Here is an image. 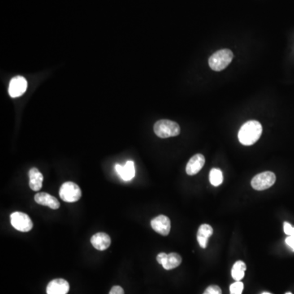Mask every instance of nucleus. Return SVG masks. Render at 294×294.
Here are the masks:
<instances>
[{"mask_svg":"<svg viewBox=\"0 0 294 294\" xmlns=\"http://www.w3.org/2000/svg\"><path fill=\"white\" fill-rule=\"evenodd\" d=\"M262 132L261 123L256 120L248 121L242 126L238 133L239 140L244 145H252L259 140Z\"/></svg>","mask_w":294,"mask_h":294,"instance_id":"obj_1","label":"nucleus"},{"mask_svg":"<svg viewBox=\"0 0 294 294\" xmlns=\"http://www.w3.org/2000/svg\"><path fill=\"white\" fill-rule=\"evenodd\" d=\"M155 133L161 138H168L179 135L181 132L180 126L174 121L169 119H161L155 123Z\"/></svg>","mask_w":294,"mask_h":294,"instance_id":"obj_2","label":"nucleus"},{"mask_svg":"<svg viewBox=\"0 0 294 294\" xmlns=\"http://www.w3.org/2000/svg\"><path fill=\"white\" fill-rule=\"evenodd\" d=\"M233 53L230 49L217 51L211 56L209 60V66L214 71H222L232 62Z\"/></svg>","mask_w":294,"mask_h":294,"instance_id":"obj_3","label":"nucleus"},{"mask_svg":"<svg viewBox=\"0 0 294 294\" xmlns=\"http://www.w3.org/2000/svg\"><path fill=\"white\" fill-rule=\"evenodd\" d=\"M60 197L67 203L76 202L82 196L80 187L72 182H65L62 185L59 191Z\"/></svg>","mask_w":294,"mask_h":294,"instance_id":"obj_4","label":"nucleus"},{"mask_svg":"<svg viewBox=\"0 0 294 294\" xmlns=\"http://www.w3.org/2000/svg\"><path fill=\"white\" fill-rule=\"evenodd\" d=\"M276 180V177L272 172H264L257 174L252 178L251 186L256 191H264L272 187Z\"/></svg>","mask_w":294,"mask_h":294,"instance_id":"obj_5","label":"nucleus"},{"mask_svg":"<svg viewBox=\"0 0 294 294\" xmlns=\"http://www.w3.org/2000/svg\"><path fill=\"white\" fill-rule=\"evenodd\" d=\"M12 226L18 231L28 232L33 228V222L31 217L22 212H15L10 216Z\"/></svg>","mask_w":294,"mask_h":294,"instance_id":"obj_6","label":"nucleus"},{"mask_svg":"<svg viewBox=\"0 0 294 294\" xmlns=\"http://www.w3.org/2000/svg\"><path fill=\"white\" fill-rule=\"evenodd\" d=\"M156 259L159 263L162 265L165 270H173L174 268L180 266L182 263V257L176 252H171L169 254L165 253V252H161V253H159Z\"/></svg>","mask_w":294,"mask_h":294,"instance_id":"obj_7","label":"nucleus"},{"mask_svg":"<svg viewBox=\"0 0 294 294\" xmlns=\"http://www.w3.org/2000/svg\"><path fill=\"white\" fill-rule=\"evenodd\" d=\"M27 88V79L22 76H16L9 84V93L12 97H20L24 94Z\"/></svg>","mask_w":294,"mask_h":294,"instance_id":"obj_8","label":"nucleus"},{"mask_svg":"<svg viewBox=\"0 0 294 294\" xmlns=\"http://www.w3.org/2000/svg\"><path fill=\"white\" fill-rule=\"evenodd\" d=\"M152 227L155 231L166 236L171 230V222L169 217L165 215H160L152 220Z\"/></svg>","mask_w":294,"mask_h":294,"instance_id":"obj_9","label":"nucleus"},{"mask_svg":"<svg viewBox=\"0 0 294 294\" xmlns=\"http://www.w3.org/2000/svg\"><path fill=\"white\" fill-rule=\"evenodd\" d=\"M70 284L64 279H55L49 282L47 286V294H67Z\"/></svg>","mask_w":294,"mask_h":294,"instance_id":"obj_10","label":"nucleus"},{"mask_svg":"<svg viewBox=\"0 0 294 294\" xmlns=\"http://www.w3.org/2000/svg\"><path fill=\"white\" fill-rule=\"evenodd\" d=\"M205 164V158L201 154L195 155L191 157L189 162L187 163L186 171L190 176L196 175L204 167Z\"/></svg>","mask_w":294,"mask_h":294,"instance_id":"obj_11","label":"nucleus"},{"mask_svg":"<svg viewBox=\"0 0 294 294\" xmlns=\"http://www.w3.org/2000/svg\"><path fill=\"white\" fill-rule=\"evenodd\" d=\"M91 243L97 250L104 251L110 247L111 239L106 233L99 232L92 235Z\"/></svg>","mask_w":294,"mask_h":294,"instance_id":"obj_12","label":"nucleus"},{"mask_svg":"<svg viewBox=\"0 0 294 294\" xmlns=\"http://www.w3.org/2000/svg\"><path fill=\"white\" fill-rule=\"evenodd\" d=\"M35 200L37 204L49 207L52 209H58L60 208V202L57 198L45 192L36 194L35 196Z\"/></svg>","mask_w":294,"mask_h":294,"instance_id":"obj_13","label":"nucleus"},{"mask_svg":"<svg viewBox=\"0 0 294 294\" xmlns=\"http://www.w3.org/2000/svg\"><path fill=\"white\" fill-rule=\"evenodd\" d=\"M29 178H30L29 186L32 191H39L41 190L43 187V182H44V176L40 173L39 169L36 168H32L29 171Z\"/></svg>","mask_w":294,"mask_h":294,"instance_id":"obj_14","label":"nucleus"},{"mask_svg":"<svg viewBox=\"0 0 294 294\" xmlns=\"http://www.w3.org/2000/svg\"><path fill=\"white\" fill-rule=\"evenodd\" d=\"M135 165H134L133 161H129L126 163L125 165H123L121 170L120 177L123 181H131L132 178L135 177Z\"/></svg>","mask_w":294,"mask_h":294,"instance_id":"obj_15","label":"nucleus"},{"mask_svg":"<svg viewBox=\"0 0 294 294\" xmlns=\"http://www.w3.org/2000/svg\"><path fill=\"white\" fill-rule=\"evenodd\" d=\"M246 264L243 261H237L234 264L232 270H231V275L233 279L235 281H240L244 277L245 273Z\"/></svg>","mask_w":294,"mask_h":294,"instance_id":"obj_16","label":"nucleus"},{"mask_svg":"<svg viewBox=\"0 0 294 294\" xmlns=\"http://www.w3.org/2000/svg\"><path fill=\"white\" fill-rule=\"evenodd\" d=\"M209 181L213 187H218L223 182V175L220 169H213L209 174Z\"/></svg>","mask_w":294,"mask_h":294,"instance_id":"obj_17","label":"nucleus"},{"mask_svg":"<svg viewBox=\"0 0 294 294\" xmlns=\"http://www.w3.org/2000/svg\"><path fill=\"white\" fill-rule=\"evenodd\" d=\"M213 229L212 228L210 225L203 224L200 226V228L198 230L197 236L209 239L211 235H213Z\"/></svg>","mask_w":294,"mask_h":294,"instance_id":"obj_18","label":"nucleus"},{"mask_svg":"<svg viewBox=\"0 0 294 294\" xmlns=\"http://www.w3.org/2000/svg\"><path fill=\"white\" fill-rule=\"evenodd\" d=\"M244 290V283L241 281H236L233 283L230 287L231 294H242Z\"/></svg>","mask_w":294,"mask_h":294,"instance_id":"obj_19","label":"nucleus"},{"mask_svg":"<svg viewBox=\"0 0 294 294\" xmlns=\"http://www.w3.org/2000/svg\"><path fill=\"white\" fill-rule=\"evenodd\" d=\"M203 294H222V292L219 286L210 285L207 287Z\"/></svg>","mask_w":294,"mask_h":294,"instance_id":"obj_20","label":"nucleus"},{"mask_svg":"<svg viewBox=\"0 0 294 294\" xmlns=\"http://www.w3.org/2000/svg\"><path fill=\"white\" fill-rule=\"evenodd\" d=\"M109 294H124V290L120 286H114L110 289V293Z\"/></svg>","mask_w":294,"mask_h":294,"instance_id":"obj_21","label":"nucleus"},{"mask_svg":"<svg viewBox=\"0 0 294 294\" xmlns=\"http://www.w3.org/2000/svg\"><path fill=\"white\" fill-rule=\"evenodd\" d=\"M292 228H293V227H292L288 222H284V224H283V231H284L286 235L290 236V235H291V233H292Z\"/></svg>","mask_w":294,"mask_h":294,"instance_id":"obj_22","label":"nucleus"},{"mask_svg":"<svg viewBox=\"0 0 294 294\" xmlns=\"http://www.w3.org/2000/svg\"><path fill=\"white\" fill-rule=\"evenodd\" d=\"M198 243L200 244L203 248H205L208 245V240L209 239L207 238L200 237V236H197Z\"/></svg>","mask_w":294,"mask_h":294,"instance_id":"obj_23","label":"nucleus"},{"mask_svg":"<svg viewBox=\"0 0 294 294\" xmlns=\"http://www.w3.org/2000/svg\"><path fill=\"white\" fill-rule=\"evenodd\" d=\"M285 243L287 245L289 246L290 248H292V251H294V238L292 236H288L286 238Z\"/></svg>","mask_w":294,"mask_h":294,"instance_id":"obj_24","label":"nucleus"},{"mask_svg":"<svg viewBox=\"0 0 294 294\" xmlns=\"http://www.w3.org/2000/svg\"><path fill=\"white\" fill-rule=\"evenodd\" d=\"M122 168H123V166L121 165H119V164H117V165H115V171H116L117 174H119V175L120 174Z\"/></svg>","mask_w":294,"mask_h":294,"instance_id":"obj_25","label":"nucleus"},{"mask_svg":"<svg viewBox=\"0 0 294 294\" xmlns=\"http://www.w3.org/2000/svg\"><path fill=\"white\" fill-rule=\"evenodd\" d=\"M290 236H292V237L294 238V227L292 228V233H291V235Z\"/></svg>","mask_w":294,"mask_h":294,"instance_id":"obj_26","label":"nucleus"},{"mask_svg":"<svg viewBox=\"0 0 294 294\" xmlns=\"http://www.w3.org/2000/svg\"><path fill=\"white\" fill-rule=\"evenodd\" d=\"M261 294H271V293H270V292H263V293H261Z\"/></svg>","mask_w":294,"mask_h":294,"instance_id":"obj_27","label":"nucleus"},{"mask_svg":"<svg viewBox=\"0 0 294 294\" xmlns=\"http://www.w3.org/2000/svg\"><path fill=\"white\" fill-rule=\"evenodd\" d=\"M285 294H292V293H291V292H287V293H285Z\"/></svg>","mask_w":294,"mask_h":294,"instance_id":"obj_28","label":"nucleus"}]
</instances>
